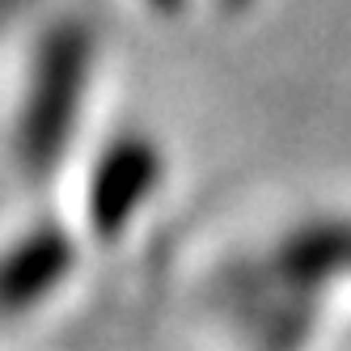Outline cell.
Returning <instances> with one entry per match:
<instances>
[{
    "label": "cell",
    "instance_id": "cell-1",
    "mask_svg": "<svg viewBox=\"0 0 351 351\" xmlns=\"http://www.w3.org/2000/svg\"><path fill=\"white\" fill-rule=\"evenodd\" d=\"M89 72H93V34L81 21H56L38 38L13 132V153L30 173H51L64 161L81 119Z\"/></svg>",
    "mask_w": 351,
    "mask_h": 351
},
{
    "label": "cell",
    "instance_id": "cell-2",
    "mask_svg": "<svg viewBox=\"0 0 351 351\" xmlns=\"http://www.w3.org/2000/svg\"><path fill=\"white\" fill-rule=\"evenodd\" d=\"M161 148L148 140L144 132H123L114 136L102 157L93 161L89 186H85V216L97 241H119L132 229V220L140 216V208L153 199V191L161 186Z\"/></svg>",
    "mask_w": 351,
    "mask_h": 351
},
{
    "label": "cell",
    "instance_id": "cell-3",
    "mask_svg": "<svg viewBox=\"0 0 351 351\" xmlns=\"http://www.w3.org/2000/svg\"><path fill=\"white\" fill-rule=\"evenodd\" d=\"M77 263V241L64 224H34L0 254V313H26L47 300Z\"/></svg>",
    "mask_w": 351,
    "mask_h": 351
},
{
    "label": "cell",
    "instance_id": "cell-4",
    "mask_svg": "<svg viewBox=\"0 0 351 351\" xmlns=\"http://www.w3.org/2000/svg\"><path fill=\"white\" fill-rule=\"evenodd\" d=\"M351 271V220H313L300 224L275 250V275L284 288L313 292L317 284Z\"/></svg>",
    "mask_w": 351,
    "mask_h": 351
},
{
    "label": "cell",
    "instance_id": "cell-5",
    "mask_svg": "<svg viewBox=\"0 0 351 351\" xmlns=\"http://www.w3.org/2000/svg\"><path fill=\"white\" fill-rule=\"evenodd\" d=\"M153 5H161V9H178L182 0H153Z\"/></svg>",
    "mask_w": 351,
    "mask_h": 351
}]
</instances>
